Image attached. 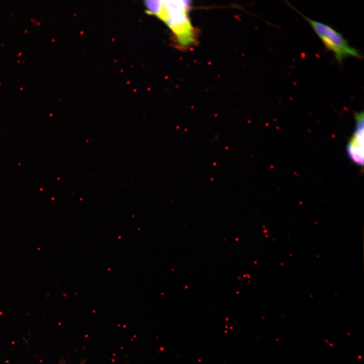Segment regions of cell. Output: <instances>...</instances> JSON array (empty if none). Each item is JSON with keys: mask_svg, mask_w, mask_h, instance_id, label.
Instances as JSON below:
<instances>
[{"mask_svg": "<svg viewBox=\"0 0 364 364\" xmlns=\"http://www.w3.org/2000/svg\"><path fill=\"white\" fill-rule=\"evenodd\" d=\"M146 7L151 14L158 16L168 26L179 46L186 48L195 43L196 33L190 19V4L187 1H148Z\"/></svg>", "mask_w": 364, "mask_h": 364, "instance_id": "obj_1", "label": "cell"}, {"mask_svg": "<svg viewBox=\"0 0 364 364\" xmlns=\"http://www.w3.org/2000/svg\"><path fill=\"white\" fill-rule=\"evenodd\" d=\"M286 3L305 18L325 47L334 54L338 62H342L347 57L358 59L362 57L355 48L349 45L340 32L328 24L307 17L290 3L286 1Z\"/></svg>", "mask_w": 364, "mask_h": 364, "instance_id": "obj_2", "label": "cell"}, {"mask_svg": "<svg viewBox=\"0 0 364 364\" xmlns=\"http://www.w3.org/2000/svg\"><path fill=\"white\" fill-rule=\"evenodd\" d=\"M355 128L348 142L346 151L351 160L360 166L363 165V112L354 113Z\"/></svg>", "mask_w": 364, "mask_h": 364, "instance_id": "obj_3", "label": "cell"}]
</instances>
